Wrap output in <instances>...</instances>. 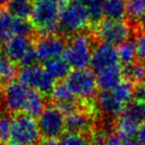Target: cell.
Returning a JSON list of instances; mask_svg holds the SVG:
<instances>
[{"label":"cell","mask_w":145,"mask_h":145,"mask_svg":"<svg viewBox=\"0 0 145 145\" xmlns=\"http://www.w3.org/2000/svg\"><path fill=\"white\" fill-rule=\"evenodd\" d=\"M16 75V67L5 55H0V83H10Z\"/></svg>","instance_id":"obj_26"},{"label":"cell","mask_w":145,"mask_h":145,"mask_svg":"<svg viewBox=\"0 0 145 145\" xmlns=\"http://www.w3.org/2000/svg\"><path fill=\"white\" fill-rule=\"evenodd\" d=\"M19 81L31 89H34L42 95L52 93L56 81L50 77L44 69L34 66L30 68H23L19 72Z\"/></svg>","instance_id":"obj_7"},{"label":"cell","mask_w":145,"mask_h":145,"mask_svg":"<svg viewBox=\"0 0 145 145\" xmlns=\"http://www.w3.org/2000/svg\"><path fill=\"white\" fill-rule=\"evenodd\" d=\"M38 56H37L36 49L32 48L29 52L26 54V56L23 58V60L20 62V66H22L23 68H30V67L36 66V63L38 62Z\"/></svg>","instance_id":"obj_32"},{"label":"cell","mask_w":145,"mask_h":145,"mask_svg":"<svg viewBox=\"0 0 145 145\" xmlns=\"http://www.w3.org/2000/svg\"><path fill=\"white\" fill-rule=\"evenodd\" d=\"M65 83L76 99L88 103L95 97L98 89L96 75L88 69L74 70L65 79Z\"/></svg>","instance_id":"obj_5"},{"label":"cell","mask_w":145,"mask_h":145,"mask_svg":"<svg viewBox=\"0 0 145 145\" xmlns=\"http://www.w3.org/2000/svg\"><path fill=\"white\" fill-rule=\"evenodd\" d=\"M104 2L105 0H81L80 3L86 9L91 21L99 23L104 16Z\"/></svg>","instance_id":"obj_24"},{"label":"cell","mask_w":145,"mask_h":145,"mask_svg":"<svg viewBox=\"0 0 145 145\" xmlns=\"http://www.w3.org/2000/svg\"><path fill=\"white\" fill-rule=\"evenodd\" d=\"M31 89L19 81H12L5 87L3 103L5 109L10 112H23L29 97Z\"/></svg>","instance_id":"obj_9"},{"label":"cell","mask_w":145,"mask_h":145,"mask_svg":"<svg viewBox=\"0 0 145 145\" xmlns=\"http://www.w3.org/2000/svg\"><path fill=\"white\" fill-rule=\"evenodd\" d=\"M0 145H4V144H0Z\"/></svg>","instance_id":"obj_42"},{"label":"cell","mask_w":145,"mask_h":145,"mask_svg":"<svg viewBox=\"0 0 145 145\" xmlns=\"http://www.w3.org/2000/svg\"><path fill=\"white\" fill-rule=\"evenodd\" d=\"M46 101L44 95L34 89H31L27 103H26L24 114L31 116V117H39L46 109Z\"/></svg>","instance_id":"obj_18"},{"label":"cell","mask_w":145,"mask_h":145,"mask_svg":"<svg viewBox=\"0 0 145 145\" xmlns=\"http://www.w3.org/2000/svg\"><path fill=\"white\" fill-rule=\"evenodd\" d=\"M104 16L113 21H122L126 16V5L124 0H105Z\"/></svg>","instance_id":"obj_17"},{"label":"cell","mask_w":145,"mask_h":145,"mask_svg":"<svg viewBox=\"0 0 145 145\" xmlns=\"http://www.w3.org/2000/svg\"><path fill=\"white\" fill-rule=\"evenodd\" d=\"M57 140L54 138H44L39 145H57Z\"/></svg>","instance_id":"obj_37"},{"label":"cell","mask_w":145,"mask_h":145,"mask_svg":"<svg viewBox=\"0 0 145 145\" xmlns=\"http://www.w3.org/2000/svg\"><path fill=\"white\" fill-rule=\"evenodd\" d=\"M14 17L8 11L0 9V48L13 36L12 26Z\"/></svg>","instance_id":"obj_22"},{"label":"cell","mask_w":145,"mask_h":145,"mask_svg":"<svg viewBox=\"0 0 145 145\" xmlns=\"http://www.w3.org/2000/svg\"><path fill=\"white\" fill-rule=\"evenodd\" d=\"M32 48H34V46L30 38L12 36L4 45V55L11 62L20 64V62Z\"/></svg>","instance_id":"obj_13"},{"label":"cell","mask_w":145,"mask_h":145,"mask_svg":"<svg viewBox=\"0 0 145 145\" xmlns=\"http://www.w3.org/2000/svg\"><path fill=\"white\" fill-rule=\"evenodd\" d=\"M122 73H122V69L120 65L106 69V70L97 73L96 77H97L98 87L103 91H112L122 81Z\"/></svg>","instance_id":"obj_15"},{"label":"cell","mask_w":145,"mask_h":145,"mask_svg":"<svg viewBox=\"0 0 145 145\" xmlns=\"http://www.w3.org/2000/svg\"><path fill=\"white\" fill-rule=\"evenodd\" d=\"M136 137H137V140L140 142V143L142 145H145V121L139 127V130H138Z\"/></svg>","instance_id":"obj_36"},{"label":"cell","mask_w":145,"mask_h":145,"mask_svg":"<svg viewBox=\"0 0 145 145\" xmlns=\"http://www.w3.org/2000/svg\"><path fill=\"white\" fill-rule=\"evenodd\" d=\"M33 28H34V26L27 19H19V18L14 17L13 26H12L13 36H21L29 38L31 34L33 33Z\"/></svg>","instance_id":"obj_29"},{"label":"cell","mask_w":145,"mask_h":145,"mask_svg":"<svg viewBox=\"0 0 145 145\" xmlns=\"http://www.w3.org/2000/svg\"><path fill=\"white\" fill-rule=\"evenodd\" d=\"M122 73L126 75V79L131 83H136L138 85L145 83V65L133 63L125 66Z\"/></svg>","instance_id":"obj_25"},{"label":"cell","mask_w":145,"mask_h":145,"mask_svg":"<svg viewBox=\"0 0 145 145\" xmlns=\"http://www.w3.org/2000/svg\"><path fill=\"white\" fill-rule=\"evenodd\" d=\"M122 144H123L122 138L116 132H113V133L108 134L104 145H122Z\"/></svg>","instance_id":"obj_34"},{"label":"cell","mask_w":145,"mask_h":145,"mask_svg":"<svg viewBox=\"0 0 145 145\" xmlns=\"http://www.w3.org/2000/svg\"><path fill=\"white\" fill-rule=\"evenodd\" d=\"M70 65L65 60V58L59 57L46 63L44 70L54 81H57V79H66L70 73Z\"/></svg>","instance_id":"obj_19"},{"label":"cell","mask_w":145,"mask_h":145,"mask_svg":"<svg viewBox=\"0 0 145 145\" xmlns=\"http://www.w3.org/2000/svg\"><path fill=\"white\" fill-rule=\"evenodd\" d=\"M93 50L89 36L82 33L75 34L65 48L64 58L75 70L87 69L91 64Z\"/></svg>","instance_id":"obj_4"},{"label":"cell","mask_w":145,"mask_h":145,"mask_svg":"<svg viewBox=\"0 0 145 145\" xmlns=\"http://www.w3.org/2000/svg\"><path fill=\"white\" fill-rule=\"evenodd\" d=\"M40 135L34 117L20 113L11 119L9 145H39Z\"/></svg>","instance_id":"obj_2"},{"label":"cell","mask_w":145,"mask_h":145,"mask_svg":"<svg viewBox=\"0 0 145 145\" xmlns=\"http://www.w3.org/2000/svg\"><path fill=\"white\" fill-rule=\"evenodd\" d=\"M135 46L137 57L145 61V32H142L137 36L135 40Z\"/></svg>","instance_id":"obj_33"},{"label":"cell","mask_w":145,"mask_h":145,"mask_svg":"<svg viewBox=\"0 0 145 145\" xmlns=\"http://www.w3.org/2000/svg\"><path fill=\"white\" fill-rule=\"evenodd\" d=\"M95 34L102 43H107L113 46H120L129 41L132 34L131 27L126 22L101 20L95 28Z\"/></svg>","instance_id":"obj_6"},{"label":"cell","mask_w":145,"mask_h":145,"mask_svg":"<svg viewBox=\"0 0 145 145\" xmlns=\"http://www.w3.org/2000/svg\"><path fill=\"white\" fill-rule=\"evenodd\" d=\"M32 0H11L8 4L7 11L13 17L19 19H28L33 11Z\"/></svg>","instance_id":"obj_21"},{"label":"cell","mask_w":145,"mask_h":145,"mask_svg":"<svg viewBox=\"0 0 145 145\" xmlns=\"http://www.w3.org/2000/svg\"><path fill=\"white\" fill-rule=\"evenodd\" d=\"M134 91L133 83L128 79H124L112 89L111 93L123 107H127V105L132 103V99H134Z\"/></svg>","instance_id":"obj_20"},{"label":"cell","mask_w":145,"mask_h":145,"mask_svg":"<svg viewBox=\"0 0 145 145\" xmlns=\"http://www.w3.org/2000/svg\"><path fill=\"white\" fill-rule=\"evenodd\" d=\"M52 97L57 103H72L76 101V97L73 95L69 87L64 83H59L54 85L52 91Z\"/></svg>","instance_id":"obj_27"},{"label":"cell","mask_w":145,"mask_h":145,"mask_svg":"<svg viewBox=\"0 0 145 145\" xmlns=\"http://www.w3.org/2000/svg\"><path fill=\"white\" fill-rule=\"evenodd\" d=\"M91 22L89 14L81 3L64 2L59 14L58 28L64 34H78Z\"/></svg>","instance_id":"obj_3"},{"label":"cell","mask_w":145,"mask_h":145,"mask_svg":"<svg viewBox=\"0 0 145 145\" xmlns=\"http://www.w3.org/2000/svg\"><path fill=\"white\" fill-rule=\"evenodd\" d=\"M70 2H75V3H80L81 0H69Z\"/></svg>","instance_id":"obj_40"},{"label":"cell","mask_w":145,"mask_h":145,"mask_svg":"<svg viewBox=\"0 0 145 145\" xmlns=\"http://www.w3.org/2000/svg\"><path fill=\"white\" fill-rule=\"evenodd\" d=\"M141 124V122H139L137 119L123 111L116 119V133L125 140L133 139L134 136L137 135V132Z\"/></svg>","instance_id":"obj_14"},{"label":"cell","mask_w":145,"mask_h":145,"mask_svg":"<svg viewBox=\"0 0 145 145\" xmlns=\"http://www.w3.org/2000/svg\"><path fill=\"white\" fill-rule=\"evenodd\" d=\"M93 118L86 110H77L65 116V130L68 133L83 135L93 130Z\"/></svg>","instance_id":"obj_12"},{"label":"cell","mask_w":145,"mask_h":145,"mask_svg":"<svg viewBox=\"0 0 145 145\" xmlns=\"http://www.w3.org/2000/svg\"><path fill=\"white\" fill-rule=\"evenodd\" d=\"M39 128L44 138L60 137L65 130V116L54 105H48L39 116Z\"/></svg>","instance_id":"obj_8"},{"label":"cell","mask_w":145,"mask_h":145,"mask_svg":"<svg viewBox=\"0 0 145 145\" xmlns=\"http://www.w3.org/2000/svg\"><path fill=\"white\" fill-rule=\"evenodd\" d=\"M10 1H11V0H0V6L8 5Z\"/></svg>","instance_id":"obj_39"},{"label":"cell","mask_w":145,"mask_h":145,"mask_svg":"<svg viewBox=\"0 0 145 145\" xmlns=\"http://www.w3.org/2000/svg\"><path fill=\"white\" fill-rule=\"evenodd\" d=\"M134 99L136 101L145 103V83L138 85L134 91Z\"/></svg>","instance_id":"obj_35"},{"label":"cell","mask_w":145,"mask_h":145,"mask_svg":"<svg viewBox=\"0 0 145 145\" xmlns=\"http://www.w3.org/2000/svg\"><path fill=\"white\" fill-rule=\"evenodd\" d=\"M126 15L131 20H142L145 16V0H126Z\"/></svg>","instance_id":"obj_28"},{"label":"cell","mask_w":145,"mask_h":145,"mask_svg":"<svg viewBox=\"0 0 145 145\" xmlns=\"http://www.w3.org/2000/svg\"><path fill=\"white\" fill-rule=\"evenodd\" d=\"M141 22H142V24H143V26H144V28H145V16H144V18L141 20Z\"/></svg>","instance_id":"obj_41"},{"label":"cell","mask_w":145,"mask_h":145,"mask_svg":"<svg viewBox=\"0 0 145 145\" xmlns=\"http://www.w3.org/2000/svg\"><path fill=\"white\" fill-rule=\"evenodd\" d=\"M122 145H142V144L140 143L137 139L136 140L135 139H128V140H125Z\"/></svg>","instance_id":"obj_38"},{"label":"cell","mask_w":145,"mask_h":145,"mask_svg":"<svg viewBox=\"0 0 145 145\" xmlns=\"http://www.w3.org/2000/svg\"><path fill=\"white\" fill-rule=\"evenodd\" d=\"M57 145H92L90 140L85 136L78 134L67 133L61 136L60 140L57 142Z\"/></svg>","instance_id":"obj_30"},{"label":"cell","mask_w":145,"mask_h":145,"mask_svg":"<svg viewBox=\"0 0 145 145\" xmlns=\"http://www.w3.org/2000/svg\"><path fill=\"white\" fill-rule=\"evenodd\" d=\"M91 67L96 73L120 65L118 49L107 43H101L93 50Z\"/></svg>","instance_id":"obj_10"},{"label":"cell","mask_w":145,"mask_h":145,"mask_svg":"<svg viewBox=\"0 0 145 145\" xmlns=\"http://www.w3.org/2000/svg\"><path fill=\"white\" fill-rule=\"evenodd\" d=\"M63 3L62 0L35 1L31 14V23L42 37L56 35L59 30V14Z\"/></svg>","instance_id":"obj_1"},{"label":"cell","mask_w":145,"mask_h":145,"mask_svg":"<svg viewBox=\"0 0 145 145\" xmlns=\"http://www.w3.org/2000/svg\"><path fill=\"white\" fill-rule=\"evenodd\" d=\"M11 118L7 114H0V144L9 140Z\"/></svg>","instance_id":"obj_31"},{"label":"cell","mask_w":145,"mask_h":145,"mask_svg":"<svg viewBox=\"0 0 145 145\" xmlns=\"http://www.w3.org/2000/svg\"><path fill=\"white\" fill-rule=\"evenodd\" d=\"M65 48V41L61 37L52 35L40 39L35 49L38 60L42 63H48L54 59L61 57V55L64 54Z\"/></svg>","instance_id":"obj_11"},{"label":"cell","mask_w":145,"mask_h":145,"mask_svg":"<svg viewBox=\"0 0 145 145\" xmlns=\"http://www.w3.org/2000/svg\"><path fill=\"white\" fill-rule=\"evenodd\" d=\"M98 107L104 114L108 116H120L125 110L126 107H123L118 99L113 95L111 91H102L98 97Z\"/></svg>","instance_id":"obj_16"},{"label":"cell","mask_w":145,"mask_h":145,"mask_svg":"<svg viewBox=\"0 0 145 145\" xmlns=\"http://www.w3.org/2000/svg\"><path fill=\"white\" fill-rule=\"evenodd\" d=\"M118 54L120 63L124 64L125 66L133 64L135 58L137 57L135 42L127 41V42L121 44L118 49Z\"/></svg>","instance_id":"obj_23"}]
</instances>
